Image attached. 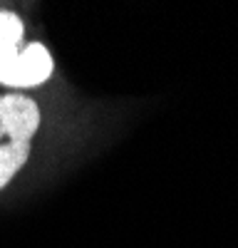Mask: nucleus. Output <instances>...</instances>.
<instances>
[{
	"label": "nucleus",
	"mask_w": 238,
	"mask_h": 248,
	"mask_svg": "<svg viewBox=\"0 0 238 248\" xmlns=\"http://www.w3.org/2000/svg\"><path fill=\"white\" fill-rule=\"evenodd\" d=\"M25 25L15 13L0 10V85L37 87L50 79L55 65L43 43L23 47Z\"/></svg>",
	"instance_id": "1"
},
{
	"label": "nucleus",
	"mask_w": 238,
	"mask_h": 248,
	"mask_svg": "<svg viewBox=\"0 0 238 248\" xmlns=\"http://www.w3.org/2000/svg\"><path fill=\"white\" fill-rule=\"evenodd\" d=\"M40 129V107L25 94L0 97V189L25 167L30 144Z\"/></svg>",
	"instance_id": "2"
}]
</instances>
